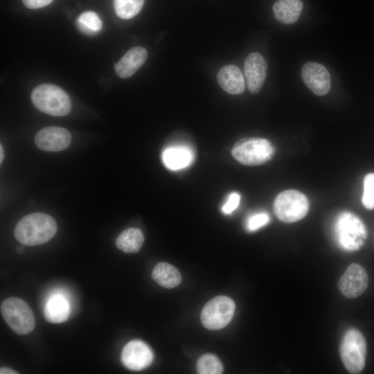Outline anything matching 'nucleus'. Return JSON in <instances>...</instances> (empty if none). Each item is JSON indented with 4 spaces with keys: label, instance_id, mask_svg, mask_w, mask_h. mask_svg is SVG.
<instances>
[{
    "label": "nucleus",
    "instance_id": "13",
    "mask_svg": "<svg viewBox=\"0 0 374 374\" xmlns=\"http://www.w3.org/2000/svg\"><path fill=\"white\" fill-rule=\"evenodd\" d=\"M267 64L259 53H250L244 62V74L246 84L251 93H257L261 89L267 75Z\"/></svg>",
    "mask_w": 374,
    "mask_h": 374
},
{
    "label": "nucleus",
    "instance_id": "21",
    "mask_svg": "<svg viewBox=\"0 0 374 374\" xmlns=\"http://www.w3.org/2000/svg\"><path fill=\"white\" fill-rule=\"evenodd\" d=\"M75 25L82 33L93 35L101 29L102 21L95 12L86 11L79 15Z\"/></svg>",
    "mask_w": 374,
    "mask_h": 374
},
{
    "label": "nucleus",
    "instance_id": "11",
    "mask_svg": "<svg viewBox=\"0 0 374 374\" xmlns=\"http://www.w3.org/2000/svg\"><path fill=\"white\" fill-rule=\"evenodd\" d=\"M71 141L69 132L57 126L46 127L35 135L36 145L42 150L58 152L66 149Z\"/></svg>",
    "mask_w": 374,
    "mask_h": 374
},
{
    "label": "nucleus",
    "instance_id": "3",
    "mask_svg": "<svg viewBox=\"0 0 374 374\" xmlns=\"http://www.w3.org/2000/svg\"><path fill=\"white\" fill-rule=\"evenodd\" d=\"M31 100L39 111L54 116L68 114L71 103L68 94L60 87L51 84H42L32 91Z\"/></svg>",
    "mask_w": 374,
    "mask_h": 374
},
{
    "label": "nucleus",
    "instance_id": "17",
    "mask_svg": "<svg viewBox=\"0 0 374 374\" xmlns=\"http://www.w3.org/2000/svg\"><path fill=\"white\" fill-rule=\"evenodd\" d=\"M303 7L301 0H277L272 10L278 21L283 24H293L299 19Z\"/></svg>",
    "mask_w": 374,
    "mask_h": 374
},
{
    "label": "nucleus",
    "instance_id": "26",
    "mask_svg": "<svg viewBox=\"0 0 374 374\" xmlns=\"http://www.w3.org/2000/svg\"><path fill=\"white\" fill-rule=\"evenodd\" d=\"M240 195L238 193L229 195L226 202L223 205L222 211L224 214H230L237 208L240 204Z\"/></svg>",
    "mask_w": 374,
    "mask_h": 374
},
{
    "label": "nucleus",
    "instance_id": "20",
    "mask_svg": "<svg viewBox=\"0 0 374 374\" xmlns=\"http://www.w3.org/2000/svg\"><path fill=\"white\" fill-rule=\"evenodd\" d=\"M144 237L138 228H129L122 231L116 239L117 248L125 253L138 252L143 243Z\"/></svg>",
    "mask_w": 374,
    "mask_h": 374
},
{
    "label": "nucleus",
    "instance_id": "5",
    "mask_svg": "<svg viewBox=\"0 0 374 374\" xmlns=\"http://www.w3.org/2000/svg\"><path fill=\"white\" fill-rule=\"evenodd\" d=\"M232 156L245 166H258L271 159L274 148L269 141L262 138H244L233 147Z\"/></svg>",
    "mask_w": 374,
    "mask_h": 374
},
{
    "label": "nucleus",
    "instance_id": "22",
    "mask_svg": "<svg viewBox=\"0 0 374 374\" xmlns=\"http://www.w3.org/2000/svg\"><path fill=\"white\" fill-rule=\"evenodd\" d=\"M116 15L123 19L136 16L141 10L144 0H113Z\"/></svg>",
    "mask_w": 374,
    "mask_h": 374
},
{
    "label": "nucleus",
    "instance_id": "15",
    "mask_svg": "<svg viewBox=\"0 0 374 374\" xmlns=\"http://www.w3.org/2000/svg\"><path fill=\"white\" fill-rule=\"evenodd\" d=\"M220 86L230 94H240L245 89V81L241 70L233 64L222 67L217 74Z\"/></svg>",
    "mask_w": 374,
    "mask_h": 374
},
{
    "label": "nucleus",
    "instance_id": "12",
    "mask_svg": "<svg viewBox=\"0 0 374 374\" xmlns=\"http://www.w3.org/2000/svg\"><path fill=\"white\" fill-rule=\"evenodd\" d=\"M301 76L308 88L317 96L326 95L330 89V73L321 64L306 62L302 67Z\"/></svg>",
    "mask_w": 374,
    "mask_h": 374
},
{
    "label": "nucleus",
    "instance_id": "24",
    "mask_svg": "<svg viewBox=\"0 0 374 374\" xmlns=\"http://www.w3.org/2000/svg\"><path fill=\"white\" fill-rule=\"evenodd\" d=\"M362 202L366 208L374 209V172L364 177Z\"/></svg>",
    "mask_w": 374,
    "mask_h": 374
},
{
    "label": "nucleus",
    "instance_id": "10",
    "mask_svg": "<svg viewBox=\"0 0 374 374\" xmlns=\"http://www.w3.org/2000/svg\"><path fill=\"white\" fill-rule=\"evenodd\" d=\"M121 358L123 365L128 369L141 371L152 364L154 355L145 343L140 340H132L124 346Z\"/></svg>",
    "mask_w": 374,
    "mask_h": 374
},
{
    "label": "nucleus",
    "instance_id": "28",
    "mask_svg": "<svg viewBox=\"0 0 374 374\" xmlns=\"http://www.w3.org/2000/svg\"><path fill=\"white\" fill-rule=\"evenodd\" d=\"M0 373L1 374H11V373H17V372H15V371L10 368L1 367L0 368Z\"/></svg>",
    "mask_w": 374,
    "mask_h": 374
},
{
    "label": "nucleus",
    "instance_id": "7",
    "mask_svg": "<svg viewBox=\"0 0 374 374\" xmlns=\"http://www.w3.org/2000/svg\"><path fill=\"white\" fill-rule=\"evenodd\" d=\"M1 315L17 334L26 335L31 332L35 326L34 314L29 305L21 299L10 297L1 305Z\"/></svg>",
    "mask_w": 374,
    "mask_h": 374
},
{
    "label": "nucleus",
    "instance_id": "14",
    "mask_svg": "<svg viewBox=\"0 0 374 374\" xmlns=\"http://www.w3.org/2000/svg\"><path fill=\"white\" fill-rule=\"evenodd\" d=\"M147 57L148 52L145 48L141 46L133 47L116 64L115 71L120 78H130L145 63Z\"/></svg>",
    "mask_w": 374,
    "mask_h": 374
},
{
    "label": "nucleus",
    "instance_id": "2",
    "mask_svg": "<svg viewBox=\"0 0 374 374\" xmlns=\"http://www.w3.org/2000/svg\"><path fill=\"white\" fill-rule=\"evenodd\" d=\"M335 237L339 247L348 252L360 249L367 238V230L362 220L349 211L337 217L334 225Z\"/></svg>",
    "mask_w": 374,
    "mask_h": 374
},
{
    "label": "nucleus",
    "instance_id": "4",
    "mask_svg": "<svg viewBox=\"0 0 374 374\" xmlns=\"http://www.w3.org/2000/svg\"><path fill=\"white\" fill-rule=\"evenodd\" d=\"M339 353L341 361L350 373L362 372L366 356V342L363 334L356 328L348 330L341 339Z\"/></svg>",
    "mask_w": 374,
    "mask_h": 374
},
{
    "label": "nucleus",
    "instance_id": "16",
    "mask_svg": "<svg viewBox=\"0 0 374 374\" xmlns=\"http://www.w3.org/2000/svg\"><path fill=\"white\" fill-rule=\"evenodd\" d=\"M193 150L185 145H175L166 148L162 154L165 166L172 170L188 167L193 161Z\"/></svg>",
    "mask_w": 374,
    "mask_h": 374
},
{
    "label": "nucleus",
    "instance_id": "6",
    "mask_svg": "<svg viewBox=\"0 0 374 374\" xmlns=\"http://www.w3.org/2000/svg\"><path fill=\"white\" fill-rule=\"evenodd\" d=\"M307 197L296 190H286L276 197L274 210L278 219L285 223H294L304 218L309 211Z\"/></svg>",
    "mask_w": 374,
    "mask_h": 374
},
{
    "label": "nucleus",
    "instance_id": "27",
    "mask_svg": "<svg viewBox=\"0 0 374 374\" xmlns=\"http://www.w3.org/2000/svg\"><path fill=\"white\" fill-rule=\"evenodd\" d=\"M53 0H22L24 5L28 8L37 9L50 4Z\"/></svg>",
    "mask_w": 374,
    "mask_h": 374
},
{
    "label": "nucleus",
    "instance_id": "8",
    "mask_svg": "<svg viewBox=\"0 0 374 374\" xmlns=\"http://www.w3.org/2000/svg\"><path fill=\"white\" fill-rule=\"evenodd\" d=\"M235 310V305L232 299L223 295L215 296L203 308L202 323L211 330L222 329L230 323Z\"/></svg>",
    "mask_w": 374,
    "mask_h": 374
},
{
    "label": "nucleus",
    "instance_id": "18",
    "mask_svg": "<svg viewBox=\"0 0 374 374\" xmlns=\"http://www.w3.org/2000/svg\"><path fill=\"white\" fill-rule=\"evenodd\" d=\"M70 314V305L62 294L52 296L46 302L44 315L50 323H58L66 321Z\"/></svg>",
    "mask_w": 374,
    "mask_h": 374
},
{
    "label": "nucleus",
    "instance_id": "29",
    "mask_svg": "<svg viewBox=\"0 0 374 374\" xmlns=\"http://www.w3.org/2000/svg\"><path fill=\"white\" fill-rule=\"evenodd\" d=\"M3 147L2 145H1V147H0V163L2 162L3 159Z\"/></svg>",
    "mask_w": 374,
    "mask_h": 374
},
{
    "label": "nucleus",
    "instance_id": "25",
    "mask_svg": "<svg viewBox=\"0 0 374 374\" xmlns=\"http://www.w3.org/2000/svg\"><path fill=\"white\" fill-rule=\"evenodd\" d=\"M269 221V216L266 213H258L249 216L247 220V229L249 231H255Z\"/></svg>",
    "mask_w": 374,
    "mask_h": 374
},
{
    "label": "nucleus",
    "instance_id": "23",
    "mask_svg": "<svg viewBox=\"0 0 374 374\" xmlns=\"http://www.w3.org/2000/svg\"><path fill=\"white\" fill-rule=\"evenodd\" d=\"M196 369L199 374H220L222 373L224 368L216 355L206 353L198 359Z\"/></svg>",
    "mask_w": 374,
    "mask_h": 374
},
{
    "label": "nucleus",
    "instance_id": "1",
    "mask_svg": "<svg viewBox=\"0 0 374 374\" xmlns=\"http://www.w3.org/2000/svg\"><path fill=\"white\" fill-rule=\"evenodd\" d=\"M57 231V223L51 215L34 213L24 216L18 222L14 234L22 244L35 246L50 240Z\"/></svg>",
    "mask_w": 374,
    "mask_h": 374
},
{
    "label": "nucleus",
    "instance_id": "9",
    "mask_svg": "<svg viewBox=\"0 0 374 374\" xmlns=\"http://www.w3.org/2000/svg\"><path fill=\"white\" fill-rule=\"evenodd\" d=\"M341 294L348 299L361 296L368 285V276L366 269L357 263H351L338 281Z\"/></svg>",
    "mask_w": 374,
    "mask_h": 374
},
{
    "label": "nucleus",
    "instance_id": "19",
    "mask_svg": "<svg viewBox=\"0 0 374 374\" xmlns=\"http://www.w3.org/2000/svg\"><path fill=\"white\" fill-rule=\"evenodd\" d=\"M152 277L161 287L170 289L178 286L181 281L179 270L173 265L163 262H159L154 267Z\"/></svg>",
    "mask_w": 374,
    "mask_h": 374
},
{
    "label": "nucleus",
    "instance_id": "30",
    "mask_svg": "<svg viewBox=\"0 0 374 374\" xmlns=\"http://www.w3.org/2000/svg\"><path fill=\"white\" fill-rule=\"evenodd\" d=\"M23 251H24V247H23L22 245L18 246V247H17V251L18 253H21L23 252Z\"/></svg>",
    "mask_w": 374,
    "mask_h": 374
}]
</instances>
